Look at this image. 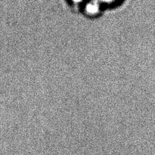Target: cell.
Returning <instances> with one entry per match:
<instances>
[{
    "label": "cell",
    "mask_w": 155,
    "mask_h": 155,
    "mask_svg": "<svg viewBox=\"0 0 155 155\" xmlns=\"http://www.w3.org/2000/svg\"><path fill=\"white\" fill-rule=\"evenodd\" d=\"M101 5L96 0H91L87 2L84 5V10L88 15L95 16L99 14Z\"/></svg>",
    "instance_id": "1"
},
{
    "label": "cell",
    "mask_w": 155,
    "mask_h": 155,
    "mask_svg": "<svg viewBox=\"0 0 155 155\" xmlns=\"http://www.w3.org/2000/svg\"><path fill=\"white\" fill-rule=\"evenodd\" d=\"M96 1L99 2L100 5L102 6L104 5H111L116 3L117 0H96Z\"/></svg>",
    "instance_id": "2"
},
{
    "label": "cell",
    "mask_w": 155,
    "mask_h": 155,
    "mask_svg": "<svg viewBox=\"0 0 155 155\" xmlns=\"http://www.w3.org/2000/svg\"><path fill=\"white\" fill-rule=\"evenodd\" d=\"M83 0H71V2L72 3H74V4H77V3L82 2Z\"/></svg>",
    "instance_id": "3"
}]
</instances>
